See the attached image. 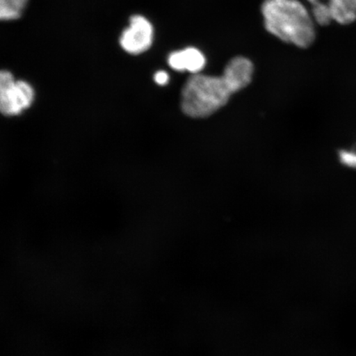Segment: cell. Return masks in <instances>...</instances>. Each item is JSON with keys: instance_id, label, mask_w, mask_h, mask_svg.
Returning <instances> with one entry per match:
<instances>
[{"instance_id": "1", "label": "cell", "mask_w": 356, "mask_h": 356, "mask_svg": "<svg viewBox=\"0 0 356 356\" xmlns=\"http://www.w3.org/2000/svg\"><path fill=\"white\" fill-rule=\"evenodd\" d=\"M261 13L267 32L282 42L302 49L314 43V20L300 0H265Z\"/></svg>"}, {"instance_id": "2", "label": "cell", "mask_w": 356, "mask_h": 356, "mask_svg": "<svg viewBox=\"0 0 356 356\" xmlns=\"http://www.w3.org/2000/svg\"><path fill=\"white\" fill-rule=\"evenodd\" d=\"M233 95L222 75L210 76L195 74L182 88L181 108L190 118H206L228 104Z\"/></svg>"}, {"instance_id": "3", "label": "cell", "mask_w": 356, "mask_h": 356, "mask_svg": "<svg viewBox=\"0 0 356 356\" xmlns=\"http://www.w3.org/2000/svg\"><path fill=\"white\" fill-rule=\"evenodd\" d=\"M35 92L28 82L16 80L7 70H0V113L13 117L30 108Z\"/></svg>"}, {"instance_id": "4", "label": "cell", "mask_w": 356, "mask_h": 356, "mask_svg": "<svg viewBox=\"0 0 356 356\" xmlns=\"http://www.w3.org/2000/svg\"><path fill=\"white\" fill-rule=\"evenodd\" d=\"M153 41V25L142 15L132 16L130 24L120 38V44L123 50L131 55H140L148 51Z\"/></svg>"}, {"instance_id": "5", "label": "cell", "mask_w": 356, "mask_h": 356, "mask_svg": "<svg viewBox=\"0 0 356 356\" xmlns=\"http://www.w3.org/2000/svg\"><path fill=\"white\" fill-rule=\"evenodd\" d=\"M253 72L254 66L252 61L243 56H237L229 62L222 75L234 95L250 84Z\"/></svg>"}, {"instance_id": "6", "label": "cell", "mask_w": 356, "mask_h": 356, "mask_svg": "<svg viewBox=\"0 0 356 356\" xmlns=\"http://www.w3.org/2000/svg\"><path fill=\"white\" fill-rule=\"evenodd\" d=\"M168 63L176 71H188L195 74H199L204 66L207 60L203 53L195 47H188L184 50L172 52L168 58Z\"/></svg>"}, {"instance_id": "7", "label": "cell", "mask_w": 356, "mask_h": 356, "mask_svg": "<svg viewBox=\"0 0 356 356\" xmlns=\"http://www.w3.org/2000/svg\"><path fill=\"white\" fill-rule=\"evenodd\" d=\"M332 20L347 26L356 21V0H329Z\"/></svg>"}, {"instance_id": "8", "label": "cell", "mask_w": 356, "mask_h": 356, "mask_svg": "<svg viewBox=\"0 0 356 356\" xmlns=\"http://www.w3.org/2000/svg\"><path fill=\"white\" fill-rule=\"evenodd\" d=\"M29 0H0V21L19 19Z\"/></svg>"}, {"instance_id": "9", "label": "cell", "mask_w": 356, "mask_h": 356, "mask_svg": "<svg viewBox=\"0 0 356 356\" xmlns=\"http://www.w3.org/2000/svg\"><path fill=\"white\" fill-rule=\"evenodd\" d=\"M312 6V17L317 24L327 26L332 24V17L329 0H308Z\"/></svg>"}, {"instance_id": "10", "label": "cell", "mask_w": 356, "mask_h": 356, "mask_svg": "<svg viewBox=\"0 0 356 356\" xmlns=\"http://www.w3.org/2000/svg\"><path fill=\"white\" fill-rule=\"evenodd\" d=\"M338 155L342 165L356 169V151L342 149Z\"/></svg>"}, {"instance_id": "11", "label": "cell", "mask_w": 356, "mask_h": 356, "mask_svg": "<svg viewBox=\"0 0 356 356\" xmlns=\"http://www.w3.org/2000/svg\"><path fill=\"white\" fill-rule=\"evenodd\" d=\"M154 81L159 86H166L169 81V75L165 71H159L154 75Z\"/></svg>"}]
</instances>
